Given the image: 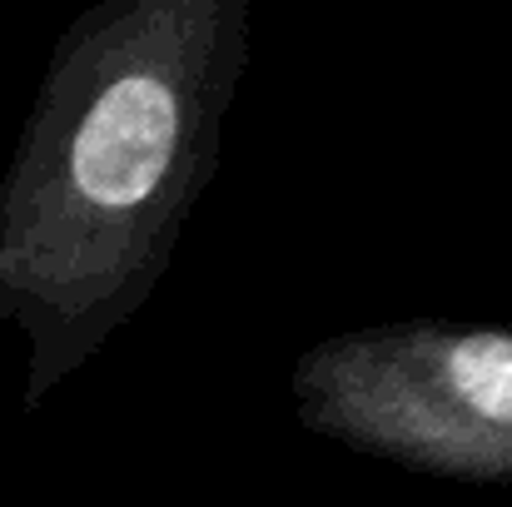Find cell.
Listing matches in <instances>:
<instances>
[{
    "instance_id": "obj_1",
    "label": "cell",
    "mask_w": 512,
    "mask_h": 507,
    "mask_svg": "<svg viewBox=\"0 0 512 507\" xmlns=\"http://www.w3.org/2000/svg\"><path fill=\"white\" fill-rule=\"evenodd\" d=\"M249 0H95L60 35L0 174V329L40 413L170 274L224 160Z\"/></svg>"
},
{
    "instance_id": "obj_2",
    "label": "cell",
    "mask_w": 512,
    "mask_h": 507,
    "mask_svg": "<svg viewBox=\"0 0 512 507\" xmlns=\"http://www.w3.org/2000/svg\"><path fill=\"white\" fill-rule=\"evenodd\" d=\"M309 433L408 473L512 488V329L393 319L299 353Z\"/></svg>"
}]
</instances>
